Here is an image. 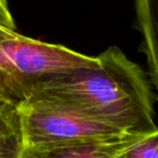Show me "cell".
Wrapping results in <instances>:
<instances>
[{
  "label": "cell",
  "instance_id": "1",
  "mask_svg": "<svg viewBox=\"0 0 158 158\" xmlns=\"http://www.w3.org/2000/svg\"><path fill=\"white\" fill-rule=\"evenodd\" d=\"M97 57V66L52 75L33 94L47 95L127 133L149 134L158 130L155 123L157 97L146 73L116 46Z\"/></svg>",
  "mask_w": 158,
  "mask_h": 158
},
{
  "label": "cell",
  "instance_id": "8",
  "mask_svg": "<svg viewBox=\"0 0 158 158\" xmlns=\"http://www.w3.org/2000/svg\"><path fill=\"white\" fill-rule=\"evenodd\" d=\"M0 24L11 29L16 28L15 22L10 12L7 0H0Z\"/></svg>",
  "mask_w": 158,
  "mask_h": 158
},
{
  "label": "cell",
  "instance_id": "6",
  "mask_svg": "<svg viewBox=\"0 0 158 158\" xmlns=\"http://www.w3.org/2000/svg\"><path fill=\"white\" fill-rule=\"evenodd\" d=\"M23 128L19 104L0 99V158H22Z\"/></svg>",
  "mask_w": 158,
  "mask_h": 158
},
{
  "label": "cell",
  "instance_id": "7",
  "mask_svg": "<svg viewBox=\"0 0 158 158\" xmlns=\"http://www.w3.org/2000/svg\"><path fill=\"white\" fill-rule=\"evenodd\" d=\"M121 158H158V130L143 136Z\"/></svg>",
  "mask_w": 158,
  "mask_h": 158
},
{
  "label": "cell",
  "instance_id": "3",
  "mask_svg": "<svg viewBox=\"0 0 158 158\" xmlns=\"http://www.w3.org/2000/svg\"><path fill=\"white\" fill-rule=\"evenodd\" d=\"M23 128L22 158H47L62 147L127 133L35 93L19 104Z\"/></svg>",
  "mask_w": 158,
  "mask_h": 158
},
{
  "label": "cell",
  "instance_id": "4",
  "mask_svg": "<svg viewBox=\"0 0 158 158\" xmlns=\"http://www.w3.org/2000/svg\"><path fill=\"white\" fill-rule=\"evenodd\" d=\"M140 50L146 59L151 84L158 91V0H134Z\"/></svg>",
  "mask_w": 158,
  "mask_h": 158
},
{
  "label": "cell",
  "instance_id": "5",
  "mask_svg": "<svg viewBox=\"0 0 158 158\" xmlns=\"http://www.w3.org/2000/svg\"><path fill=\"white\" fill-rule=\"evenodd\" d=\"M145 135L123 133L110 138L94 139L55 149L49 153L47 158H121L125 152Z\"/></svg>",
  "mask_w": 158,
  "mask_h": 158
},
{
  "label": "cell",
  "instance_id": "2",
  "mask_svg": "<svg viewBox=\"0 0 158 158\" xmlns=\"http://www.w3.org/2000/svg\"><path fill=\"white\" fill-rule=\"evenodd\" d=\"M98 64L97 56L15 33L0 39V99L20 104L52 75Z\"/></svg>",
  "mask_w": 158,
  "mask_h": 158
},
{
  "label": "cell",
  "instance_id": "9",
  "mask_svg": "<svg viewBox=\"0 0 158 158\" xmlns=\"http://www.w3.org/2000/svg\"><path fill=\"white\" fill-rule=\"evenodd\" d=\"M15 33H18V31H16V29L8 28V27L3 26L2 24H0V39L10 37V36L14 35Z\"/></svg>",
  "mask_w": 158,
  "mask_h": 158
}]
</instances>
